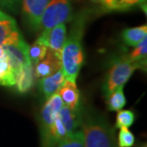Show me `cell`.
Here are the masks:
<instances>
[{"mask_svg": "<svg viewBox=\"0 0 147 147\" xmlns=\"http://www.w3.org/2000/svg\"><path fill=\"white\" fill-rule=\"evenodd\" d=\"M87 15L86 12H81L72 18L73 24L61 52V69L65 79L74 83L84 65L83 38Z\"/></svg>", "mask_w": 147, "mask_h": 147, "instance_id": "obj_1", "label": "cell"}, {"mask_svg": "<svg viewBox=\"0 0 147 147\" xmlns=\"http://www.w3.org/2000/svg\"><path fill=\"white\" fill-rule=\"evenodd\" d=\"M80 127L84 147H119L114 128L105 116L92 108L83 107Z\"/></svg>", "mask_w": 147, "mask_h": 147, "instance_id": "obj_2", "label": "cell"}, {"mask_svg": "<svg viewBox=\"0 0 147 147\" xmlns=\"http://www.w3.org/2000/svg\"><path fill=\"white\" fill-rule=\"evenodd\" d=\"M137 69H144L140 64L130 60L127 55L115 58L111 62L102 86L105 97L116 88L123 87Z\"/></svg>", "mask_w": 147, "mask_h": 147, "instance_id": "obj_3", "label": "cell"}, {"mask_svg": "<svg viewBox=\"0 0 147 147\" xmlns=\"http://www.w3.org/2000/svg\"><path fill=\"white\" fill-rule=\"evenodd\" d=\"M72 18L70 0H50L41 15L38 30H50L59 24L70 21Z\"/></svg>", "mask_w": 147, "mask_h": 147, "instance_id": "obj_4", "label": "cell"}, {"mask_svg": "<svg viewBox=\"0 0 147 147\" xmlns=\"http://www.w3.org/2000/svg\"><path fill=\"white\" fill-rule=\"evenodd\" d=\"M7 57V61L10 64L15 74L23 65L31 63L29 56V45L25 41L21 34H16L2 44Z\"/></svg>", "mask_w": 147, "mask_h": 147, "instance_id": "obj_5", "label": "cell"}, {"mask_svg": "<svg viewBox=\"0 0 147 147\" xmlns=\"http://www.w3.org/2000/svg\"><path fill=\"white\" fill-rule=\"evenodd\" d=\"M61 96L55 93L46 100L39 113V131L41 144L45 142L59 111L63 105Z\"/></svg>", "mask_w": 147, "mask_h": 147, "instance_id": "obj_6", "label": "cell"}, {"mask_svg": "<svg viewBox=\"0 0 147 147\" xmlns=\"http://www.w3.org/2000/svg\"><path fill=\"white\" fill-rule=\"evenodd\" d=\"M66 38V26L65 23L59 24L50 30L42 31L36 41L46 45L53 53L61 57L65 41Z\"/></svg>", "mask_w": 147, "mask_h": 147, "instance_id": "obj_7", "label": "cell"}, {"mask_svg": "<svg viewBox=\"0 0 147 147\" xmlns=\"http://www.w3.org/2000/svg\"><path fill=\"white\" fill-rule=\"evenodd\" d=\"M50 0H22V14L27 25L33 30H38L39 20Z\"/></svg>", "mask_w": 147, "mask_h": 147, "instance_id": "obj_8", "label": "cell"}, {"mask_svg": "<svg viewBox=\"0 0 147 147\" xmlns=\"http://www.w3.org/2000/svg\"><path fill=\"white\" fill-rule=\"evenodd\" d=\"M60 69H61V57L47 48L46 56L35 65L34 74L36 78L41 79L56 73Z\"/></svg>", "mask_w": 147, "mask_h": 147, "instance_id": "obj_9", "label": "cell"}, {"mask_svg": "<svg viewBox=\"0 0 147 147\" xmlns=\"http://www.w3.org/2000/svg\"><path fill=\"white\" fill-rule=\"evenodd\" d=\"M57 93L61 96L64 105L71 110H76L82 106L80 104V93L76 83L65 79Z\"/></svg>", "mask_w": 147, "mask_h": 147, "instance_id": "obj_10", "label": "cell"}, {"mask_svg": "<svg viewBox=\"0 0 147 147\" xmlns=\"http://www.w3.org/2000/svg\"><path fill=\"white\" fill-rule=\"evenodd\" d=\"M65 80V76L63 70L62 69H60L56 73L41 78L38 82V89L47 100L51 96L57 92Z\"/></svg>", "mask_w": 147, "mask_h": 147, "instance_id": "obj_11", "label": "cell"}, {"mask_svg": "<svg viewBox=\"0 0 147 147\" xmlns=\"http://www.w3.org/2000/svg\"><path fill=\"white\" fill-rule=\"evenodd\" d=\"M82 109L81 106L79 109L71 110L68 106L63 105L58 113V117L61 119L67 134H70L75 131L81 124L82 118Z\"/></svg>", "mask_w": 147, "mask_h": 147, "instance_id": "obj_12", "label": "cell"}, {"mask_svg": "<svg viewBox=\"0 0 147 147\" xmlns=\"http://www.w3.org/2000/svg\"><path fill=\"white\" fill-rule=\"evenodd\" d=\"M34 84V67L31 63L21 66L16 74V89L19 93H26Z\"/></svg>", "mask_w": 147, "mask_h": 147, "instance_id": "obj_13", "label": "cell"}, {"mask_svg": "<svg viewBox=\"0 0 147 147\" xmlns=\"http://www.w3.org/2000/svg\"><path fill=\"white\" fill-rule=\"evenodd\" d=\"M19 33L20 30H18L16 21L0 10V44L2 45L7 39Z\"/></svg>", "mask_w": 147, "mask_h": 147, "instance_id": "obj_14", "label": "cell"}, {"mask_svg": "<svg viewBox=\"0 0 147 147\" xmlns=\"http://www.w3.org/2000/svg\"><path fill=\"white\" fill-rule=\"evenodd\" d=\"M147 37V26L128 28L122 32V38L127 46L135 47Z\"/></svg>", "mask_w": 147, "mask_h": 147, "instance_id": "obj_15", "label": "cell"}, {"mask_svg": "<svg viewBox=\"0 0 147 147\" xmlns=\"http://www.w3.org/2000/svg\"><path fill=\"white\" fill-rule=\"evenodd\" d=\"M146 0H102L100 5L107 11H126L137 5H142Z\"/></svg>", "mask_w": 147, "mask_h": 147, "instance_id": "obj_16", "label": "cell"}, {"mask_svg": "<svg viewBox=\"0 0 147 147\" xmlns=\"http://www.w3.org/2000/svg\"><path fill=\"white\" fill-rule=\"evenodd\" d=\"M105 102L110 111H119L126 105V98L123 93V87L114 90L110 94L105 96Z\"/></svg>", "mask_w": 147, "mask_h": 147, "instance_id": "obj_17", "label": "cell"}, {"mask_svg": "<svg viewBox=\"0 0 147 147\" xmlns=\"http://www.w3.org/2000/svg\"><path fill=\"white\" fill-rule=\"evenodd\" d=\"M16 84V74L8 61H0V85L4 87H12Z\"/></svg>", "mask_w": 147, "mask_h": 147, "instance_id": "obj_18", "label": "cell"}, {"mask_svg": "<svg viewBox=\"0 0 147 147\" xmlns=\"http://www.w3.org/2000/svg\"><path fill=\"white\" fill-rule=\"evenodd\" d=\"M135 47H136L132 50V52L127 56L130 60L139 63L143 67V69H146L147 56V37Z\"/></svg>", "mask_w": 147, "mask_h": 147, "instance_id": "obj_19", "label": "cell"}, {"mask_svg": "<svg viewBox=\"0 0 147 147\" xmlns=\"http://www.w3.org/2000/svg\"><path fill=\"white\" fill-rule=\"evenodd\" d=\"M56 147H84V134L82 130H76L59 142Z\"/></svg>", "mask_w": 147, "mask_h": 147, "instance_id": "obj_20", "label": "cell"}, {"mask_svg": "<svg viewBox=\"0 0 147 147\" xmlns=\"http://www.w3.org/2000/svg\"><path fill=\"white\" fill-rule=\"evenodd\" d=\"M48 47L41 42L35 41L34 43L29 47L30 60L33 65H35L38 61L43 59L46 56Z\"/></svg>", "mask_w": 147, "mask_h": 147, "instance_id": "obj_21", "label": "cell"}, {"mask_svg": "<svg viewBox=\"0 0 147 147\" xmlns=\"http://www.w3.org/2000/svg\"><path fill=\"white\" fill-rule=\"evenodd\" d=\"M136 119L133 111L129 110H119L115 120V128L129 127H131Z\"/></svg>", "mask_w": 147, "mask_h": 147, "instance_id": "obj_22", "label": "cell"}, {"mask_svg": "<svg viewBox=\"0 0 147 147\" xmlns=\"http://www.w3.org/2000/svg\"><path fill=\"white\" fill-rule=\"evenodd\" d=\"M135 137L127 127H121L119 132L118 146L119 147H131L135 144Z\"/></svg>", "mask_w": 147, "mask_h": 147, "instance_id": "obj_23", "label": "cell"}, {"mask_svg": "<svg viewBox=\"0 0 147 147\" xmlns=\"http://www.w3.org/2000/svg\"><path fill=\"white\" fill-rule=\"evenodd\" d=\"M22 0H0V8L13 13L19 11Z\"/></svg>", "mask_w": 147, "mask_h": 147, "instance_id": "obj_24", "label": "cell"}, {"mask_svg": "<svg viewBox=\"0 0 147 147\" xmlns=\"http://www.w3.org/2000/svg\"><path fill=\"white\" fill-rule=\"evenodd\" d=\"M5 60H7V57H6V54L3 51V49L2 45L0 44V61H5Z\"/></svg>", "mask_w": 147, "mask_h": 147, "instance_id": "obj_25", "label": "cell"}, {"mask_svg": "<svg viewBox=\"0 0 147 147\" xmlns=\"http://www.w3.org/2000/svg\"><path fill=\"white\" fill-rule=\"evenodd\" d=\"M90 2H92V3H96V4H100V3H101V1L102 0H89Z\"/></svg>", "mask_w": 147, "mask_h": 147, "instance_id": "obj_26", "label": "cell"}, {"mask_svg": "<svg viewBox=\"0 0 147 147\" xmlns=\"http://www.w3.org/2000/svg\"><path fill=\"white\" fill-rule=\"evenodd\" d=\"M137 147H147V145L146 143H143V144H142L141 146H139Z\"/></svg>", "mask_w": 147, "mask_h": 147, "instance_id": "obj_27", "label": "cell"}]
</instances>
